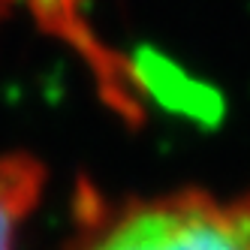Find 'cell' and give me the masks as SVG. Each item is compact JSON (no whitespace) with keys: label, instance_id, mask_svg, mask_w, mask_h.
I'll return each instance as SVG.
<instances>
[{"label":"cell","instance_id":"1","mask_svg":"<svg viewBox=\"0 0 250 250\" xmlns=\"http://www.w3.org/2000/svg\"><path fill=\"white\" fill-rule=\"evenodd\" d=\"M76 250H250V193H166L151 199H79Z\"/></svg>","mask_w":250,"mask_h":250},{"label":"cell","instance_id":"2","mask_svg":"<svg viewBox=\"0 0 250 250\" xmlns=\"http://www.w3.org/2000/svg\"><path fill=\"white\" fill-rule=\"evenodd\" d=\"M42 166L27 154L0 157V250H12L15 229L40 199Z\"/></svg>","mask_w":250,"mask_h":250},{"label":"cell","instance_id":"3","mask_svg":"<svg viewBox=\"0 0 250 250\" xmlns=\"http://www.w3.org/2000/svg\"><path fill=\"white\" fill-rule=\"evenodd\" d=\"M9 3H12V0H0V21H3V15L9 12Z\"/></svg>","mask_w":250,"mask_h":250}]
</instances>
